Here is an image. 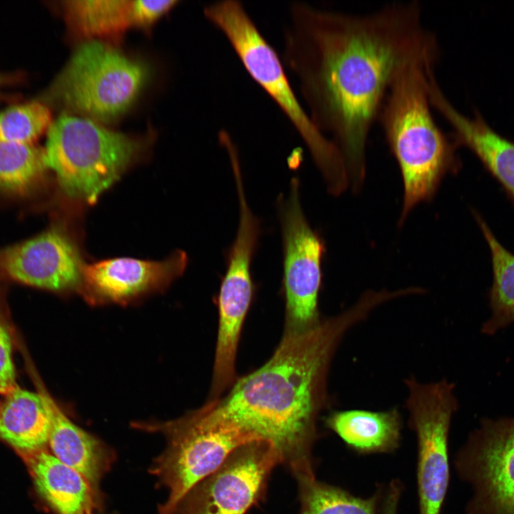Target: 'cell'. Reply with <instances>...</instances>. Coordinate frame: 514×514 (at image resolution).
Segmentation results:
<instances>
[{
	"mask_svg": "<svg viewBox=\"0 0 514 514\" xmlns=\"http://www.w3.org/2000/svg\"><path fill=\"white\" fill-rule=\"evenodd\" d=\"M283 61L297 80L307 112L344 158L353 186L365 176L369 134L396 76L411 65L434 68L436 34L417 0L366 14L289 6Z\"/></svg>",
	"mask_w": 514,
	"mask_h": 514,
	"instance_id": "1",
	"label": "cell"
},
{
	"mask_svg": "<svg viewBox=\"0 0 514 514\" xmlns=\"http://www.w3.org/2000/svg\"><path fill=\"white\" fill-rule=\"evenodd\" d=\"M279 207L283 243L284 333H301L322 320L318 304L325 246L303 211L298 178H292L288 196L281 201Z\"/></svg>",
	"mask_w": 514,
	"mask_h": 514,
	"instance_id": "10",
	"label": "cell"
},
{
	"mask_svg": "<svg viewBox=\"0 0 514 514\" xmlns=\"http://www.w3.org/2000/svg\"><path fill=\"white\" fill-rule=\"evenodd\" d=\"M430 104L451 126L452 138L479 158L485 168L502 186L514 204V142L500 136L477 111L461 114L446 97L435 76L428 81Z\"/></svg>",
	"mask_w": 514,
	"mask_h": 514,
	"instance_id": "15",
	"label": "cell"
},
{
	"mask_svg": "<svg viewBox=\"0 0 514 514\" xmlns=\"http://www.w3.org/2000/svg\"><path fill=\"white\" fill-rule=\"evenodd\" d=\"M132 1L74 0L65 2L68 21L87 38L119 35L131 23Z\"/></svg>",
	"mask_w": 514,
	"mask_h": 514,
	"instance_id": "22",
	"label": "cell"
},
{
	"mask_svg": "<svg viewBox=\"0 0 514 514\" xmlns=\"http://www.w3.org/2000/svg\"><path fill=\"white\" fill-rule=\"evenodd\" d=\"M178 3L176 0L132 1L131 23L148 26Z\"/></svg>",
	"mask_w": 514,
	"mask_h": 514,
	"instance_id": "26",
	"label": "cell"
},
{
	"mask_svg": "<svg viewBox=\"0 0 514 514\" xmlns=\"http://www.w3.org/2000/svg\"><path fill=\"white\" fill-rule=\"evenodd\" d=\"M433 68L411 65L390 85L378 121L403 181L400 223L419 203L431 199L443 178L458 171V146L435 122L427 78Z\"/></svg>",
	"mask_w": 514,
	"mask_h": 514,
	"instance_id": "3",
	"label": "cell"
},
{
	"mask_svg": "<svg viewBox=\"0 0 514 514\" xmlns=\"http://www.w3.org/2000/svg\"><path fill=\"white\" fill-rule=\"evenodd\" d=\"M83 263L73 240L62 229L0 248V276L52 291L80 288Z\"/></svg>",
	"mask_w": 514,
	"mask_h": 514,
	"instance_id": "13",
	"label": "cell"
},
{
	"mask_svg": "<svg viewBox=\"0 0 514 514\" xmlns=\"http://www.w3.org/2000/svg\"><path fill=\"white\" fill-rule=\"evenodd\" d=\"M296 478L301 505L298 514H377L380 512L384 487H378L368 498H361L339 487L318 481L315 475Z\"/></svg>",
	"mask_w": 514,
	"mask_h": 514,
	"instance_id": "21",
	"label": "cell"
},
{
	"mask_svg": "<svg viewBox=\"0 0 514 514\" xmlns=\"http://www.w3.org/2000/svg\"><path fill=\"white\" fill-rule=\"evenodd\" d=\"M0 81H1V79H0Z\"/></svg>",
	"mask_w": 514,
	"mask_h": 514,
	"instance_id": "28",
	"label": "cell"
},
{
	"mask_svg": "<svg viewBox=\"0 0 514 514\" xmlns=\"http://www.w3.org/2000/svg\"><path fill=\"white\" fill-rule=\"evenodd\" d=\"M278 463V454L268 442L244 443L195 485L173 514H245L265 497L269 475Z\"/></svg>",
	"mask_w": 514,
	"mask_h": 514,
	"instance_id": "11",
	"label": "cell"
},
{
	"mask_svg": "<svg viewBox=\"0 0 514 514\" xmlns=\"http://www.w3.org/2000/svg\"><path fill=\"white\" fill-rule=\"evenodd\" d=\"M381 305L363 293L348 308L301 333L283 334L271 358L237 378L227 395L204 405L213 418L268 442L296 478L315 475L312 447L320 413L329 404L327 380L345 336Z\"/></svg>",
	"mask_w": 514,
	"mask_h": 514,
	"instance_id": "2",
	"label": "cell"
},
{
	"mask_svg": "<svg viewBox=\"0 0 514 514\" xmlns=\"http://www.w3.org/2000/svg\"><path fill=\"white\" fill-rule=\"evenodd\" d=\"M475 217L491 255L493 280L489 294L490 314L481 332L492 336L514 323V253L498 241L479 214L475 213Z\"/></svg>",
	"mask_w": 514,
	"mask_h": 514,
	"instance_id": "20",
	"label": "cell"
},
{
	"mask_svg": "<svg viewBox=\"0 0 514 514\" xmlns=\"http://www.w3.org/2000/svg\"><path fill=\"white\" fill-rule=\"evenodd\" d=\"M181 251L160 261L116 258L84 265L80 290L91 302H126L168 286L184 271Z\"/></svg>",
	"mask_w": 514,
	"mask_h": 514,
	"instance_id": "14",
	"label": "cell"
},
{
	"mask_svg": "<svg viewBox=\"0 0 514 514\" xmlns=\"http://www.w3.org/2000/svg\"><path fill=\"white\" fill-rule=\"evenodd\" d=\"M138 140L86 119L63 114L48 129L44 158L63 191L94 203L135 160Z\"/></svg>",
	"mask_w": 514,
	"mask_h": 514,
	"instance_id": "5",
	"label": "cell"
},
{
	"mask_svg": "<svg viewBox=\"0 0 514 514\" xmlns=\"http://www.w3.org/2000/svg\"><path fill=\"white\" fill-rule=\"evenodd\" d=\"M40 388L49 413L48 444L53 455L80 473L95 488L106 468V451L99 440L71 422L49 394Z\"/></svg>",
	"mask_w": 514,
	"mask_h": 514,
	"instance_id": "18",
	"label": "cell"
},
{
	"mask_svg": "<svg viewBox=\"0 0 514 514\" xmlns=\"http://www.w3.org/2000/svg\"><path fill=\"white\" fill-rule=\"evenodd\" d=\"M325 424L358 454L393 453L401 441L403 418L396 407L377 411L334 410L326 416Z\"/></svg>",
	"mask_w": 514,
	"mask_h": 514,
	"instance_id": "16",
	"label": "cell"
},
{
	"mask_svg": "<svg viewBox=\"0 0 514 514\" xmlns=\"http://www.w3.org/2000/svg\"><path fill=\"white\" fill-rule=\"evenodd\" d=\"M454 467L472 490L466 514H514V415L481 419Z\"/></svg>",
	"mask_w": 514,
	"mask_h": 514,
	"instance_id": "9",
	"label": "cell"
},
{
	"mask_svg": "<svg viewBox=\"0 0 514 514\" xmlns=\"http://www.w3.org/2000/svg\"><path fill=\"white\" fill-rule=\"evenodd\" d=\"M256 245L251 236L240 234L228 254L226 271L218 295L219 322L208 400L220 398L237 380L236 351L253 296L251 262Z\"/></svg>",
	"mask_w": 514,
	"mask_h": 514,
	"instance_id": "12",
	"label": "cell"
},
{
	"mask_svg": "<svg viewBox=\"0 0 514 514\" xmlns=\"http://www.w3.org/2000/svg\"><path fill=\"white\" fill-rule=\"evenodd\" d=\"M403 491L400 480H392L385 488L380 514H398V507Z\"/></svg>",
	"mask_w": 514,
	"mask_h": 514,
	"instance_id": "27",
	"label": "cell"
},
{
	"mask_svg": "<svg viewBox=\"0 0 514 514\" xmlns=\"http://www.w3.org/2000/svg\"><path fill=\"white\" fill-rule=\"evenodd\" d=\"M46 168L44 150L33 144L0 142V189L24 193L38 183Z\"/></svg>",
	"mask_w": 514,
	"mask_h": 514,
	"instance_id": "23",
	"label": "cell"
},
{
	"mask_svg": "<svg viewBox=\"0 0 514 514\" xmlns=\"http://www.w3.org/2000/svg\"><path fill=\"white\" fill-rule=\"evenodd\" d=\"M0 406V438L25 455L48 445L50 417L40 392L18 386Z\"/></svg>",
	"mask_w": 514,
	"mask_h": 514,
	"instance_id": "19",
	"label": "cell"
},
{
	"mask_svg": "<svg viewBox=\"0 0 514 514\" xmlns=\"http://www.w3.org/2000/svg\"><path fill=\"white\" fill-rule=\"evenodd\" d=\"M26 456L38 492L58 514H95V488L84 475L45 450Z\"/></svg>",
	"mask_w": 514,
	"mask_h": 514,
	"instance_id": "17",
	"label": "cell"
},
{
	"mask_svg": "<svg viewBox=\"0 0 514 514\" xmlns=\"http://www.w3.org/2000/svg\"><path fill=\"white\" fill-rule=\"evenodd\" d=\"M51 124L49 109L40 102L11 106L0 112V142L33 144Z\"/></svg>",
	"mask_w": 514,
	"mask_h": 514,
	"instance_id": "24",
	"label": "cell"
},
{
	"mask_svg": "<svg viewBox=\"0 0 514 514\" xmlns=\"http://www.w3.org/2000/svg\"><path fill=\"white\" fill-rule=\"evenodd\" d=\"M408 425L417 442L419 514H441L450 480L448 437L458 402L455 384L445 378L423 383L404 380Z\"/></svg>",
	"mask_w": 514,
	"mask_h": 514,
	"instance_id": "8",
	"label": "cell"
},
{
	"mask_svg": "<svg viewBox=\"0 0 514 514\" xmlns=\"http://www.w3.org/2000/svg\"><path fill=\"white\" fill-rule=\"evenodd\" d=\"M148 76L143 63L91 40L75 51L54 83L52 93L69 109L109 121L129 108Z\"/></svg>",
	"mask_w": 514,
	"mask_h": 514,
	"instance_id": "7",
	"label": "cell"
},
{
	"mask_svg": "<svg viewBox=\"0 0 514 514\" xmlns=\"http://www.w3.org/2000/svg\"><path fill=\"white\" fill-rule=\"evenodd\" d=\"M143 428L161 432L168 440L166 450L152 467L169 491L158 514H173L188 491L216 470L233 450L256 440L235 426L213 418L203 406L178 419Z\"/></svg>",
	"mask_w": 514,
	"mask_h": 514,
	"instance_id": "6",
	"label": "cell"
},
{
	"mask_svg": "<svg viewBox=\"0 0 514 514\" xmlns=\"http://www.w3.org/2000/svg\"><path fill=\"white\" fill-rule=\"evenodd\" d=\"M17 386L11 338L6 327L0 321V393L6 395Z\"/></svg>",
	"mask_w": 514,
	"mask_h": 514,
	"instance_id": "25",
	"label": "cell"
},
{
	"mask_svg": "<svg viewBox=\"0 0 514 514\" xmlns=\"http://www.w3.org/2000/svg\"><path fill=\"white\" fill-rule=\"evenodd\" d=\"M206 19L227 38L243 65L287 116L325 177L330 193L341 194L348 184L344 158L333 142L321 133L298 101L275 49L237 0L205 6Z\"/></svg>",
	"mask_w": 514,
	"mask_h": 514,
	"instance_id": "4",
	"label": "cell"
}]
</instances>
